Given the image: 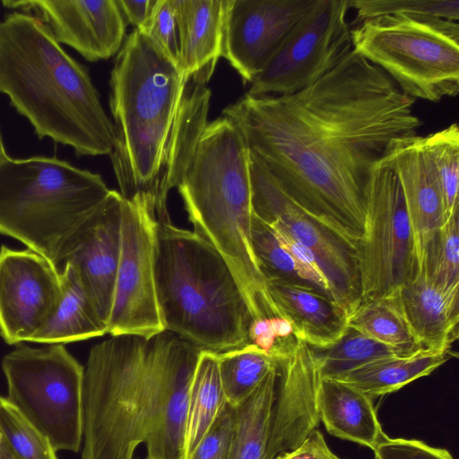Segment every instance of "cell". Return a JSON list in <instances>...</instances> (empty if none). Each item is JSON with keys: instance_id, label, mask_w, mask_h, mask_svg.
<instances>
[{"instance_id": "obj_1", "label": "cell", "mask_w": 459, "mask_h": 459, "mask_svg": "<svg viewBox=\"0 0 459 459\" xmlns=\"http://www.w3.org/2000/svg\"><path fill=\"white\" fill-rule=\"evenodd\" d=\"M414 100L351 50L290 95L246 93L222 110L287 195L354 252L373 168L390 143L417 134Z\"/></svg>"}, {"instance_id": "obj_2", "label": "cell", "mask_w": 459, "mask_h": 459, "mask_svg": "<svg viewBox=\"0 0 459 459\" xmlns=\"http://www.w3.org/2000/svg\"><path fill=\"white\" fill-rule=\"evenodd\" d=\"M202 350L169 331L111 336L83 375L82 459H183L190 383Z\"/></svg>"}, {"instance_id": "obj_3", "label": "cell", "mask_w": 459, "mask_h": 459, "mask_svg": "<svg viewBox=\"0 0 459 459\" xmlns=\"http://www.w3.org/2000/svg\"><path fill=\"white\" fill-rule=\"evenodd\" d=\"M113 146L119 194L143 202L158 221L208 124L212 92L184 77L139 30L125 39L110 73Z\"/></svg>"}, {"instance_id": "obj_4", "label": "cell", "mask_w": 459, "mask_h": 459, "mask_svg": "<svg viewBox=\"0 0 459 459\" xmlns=\"http://www.w3.org/2000/svg\"><path fill=\"white\" fill-rule=\"evenodd\" d=\"M0 93L39 139L69 146L78 157L111 152L113 124L87 68L31 13L14 11L0 22Z\"/></svg>"}, {"instance_id": "obj_5", "label": "cell", "mask_w": 459, "mask_h": 459, "mask_svg": "<svg viewBox=\"0 0 459 459\" xmlns=\"http://www.w3.org/2000/svg\"><path fill=\"white\" fill-rule=\"evenodd\" d=\"M177 188L193 231L226 260L253 320L282 317L254 254L250 151L231 119L208 122Z\"/></svg>"}, {"instance_id": "obj_6", "label": "cell", "mask_w": 459, "mask_h": 459, "mask_svg": "<svg viewBox=\"0 0 459 459\" xmlns=\"http://www.w3.org/2000/svg\"><path fill=\"white\" fill-rule=\"evenodd\" d=\"M155 285L166 331L217 354L249 344L253 316L243 291L223 256L195 231L158 221Z\"/></svg>"}, {"instance_id": "obj_7", "label": "cell", "mask_w": 459, "mask_h": 459, "mask_svg": "<svg viewBox=\"0 0 459 459\" xmlns=\"http://www.w3.org/2000/svg\"><path fill=\"white\" fill-rule=\"evenodd\" d=\"M100 174L56 157L0 162V234L64 264L110 194Z\"/></svg>"}, {"instance_id": "obj_8", "label": "cell", "mask_w": 459, "mask_h": 459, "mask_svg": "<svg viewBox=\"0 0 459 459\" xmlns=\"http://www.w3.org/2000/svg\"><path fill=\"white\" fill-rule=\"evenodd\" d=\"M352 48L408 97L438 102L459 92V25L431 16L385 15L351 30Z\"/></svg>"}, {"instance_id": "obj_9", "label": "cell", "mask_w": 459, "mask_h": 459, "mask_svg": "<svg viewBox=\"0 0 459 459\" xmlns=\"http://www.w3.org/2000/svg\"><path fill=\"white\" fill-rule=\"evenodd\" d=\"M6 400L56 451L78 452L82 442L84 368L64 344L20 345L2 361Z\"/></svg>"}, {"instance_id": "obj_10", "label": "cell", "mask_w": 459, "mask_h": 459, "mask_svg": "<svg viewBox=\"0 0 459 459\" xmlns=\"http://www.w3.org/2000/svg\"><path fill=\"white\" fill-rule=\"evenodd\" d=\"M355 256L359 301L395 294L419 268L401 183L382 160L368 182L364 231Z\"/></svg>"}, {"instance_id": "obj_11", "label": "cell", "mask_w": 459, "mask_h": 459, "mask_svg": "<svg viewBox=\"0 0 459 459\" xmlns=\"http://www.w3.org/2000/svg\"><path fill=\"white\" fill-rule=\"evenodd\" d=\"M350 0H319L251 82V95H290L333 69L353 48Z\"/></svg>"}, {"instance_id": "obj_12", "label": "cell", "mask_w": 459, "mask_h": 459, "mask_svg": "<svg viewBox=\"0 0 459 459\" xmlns=\"http://www.w3.org/2000/svg\"><path fill=\"white\" fill-rule=\"evenodd\" d=\"M157 224L143 203L123 197L120 258L108 322L111 336L150 339L165 331L155 285Z\"/></svg>"}, {"instance_id": "obj_13", "label": "cell", "mask_w": 459, "mask_h": 459, "mask_svg": "<svg viewBox=\"0 0 459 459\" xmlns=\"http://www.w3.org/2000/svg\"><path fill=\"white\" fill-rule=\"evenodd\" d=\"M250 178L254 213L263 221L281 227L313 252L329 278L339 303L349 313L359 299L355 252L298 206L252 152Z\"/></svg>"}, {"instance_id": "obj_14", "label": "cell", "mask_w": 459, "mask_h": 459, "mask_svg": "<svg viewBox=\"0 0 459 459\" xmlns=\"http://www.w3.org/2000/svg\"><path fill=\"white\" fill-rule=\"evenodd\" d=\"M319 0H230L221 56L251 83Z\"/></svg>"}, {"instance_id": "obj_15", "label": "cell", "mask_w": 459, "mask_h": 459, "mask_svg": "<svg viewBox=\"0 0 459 459\" xmlns=\"http://www.w3.org/2000/svg\"><path fill=\"white\" fill-rule=\"evenodd\" d=\"M30 249L0 248V334L8 344L30 342L54 313L61 272Z\"/></svg>"}, {"instance_id": "obj_16", "label": "cell", "mask_w": 459, "mask_h": 459, "mask_svg": "<svg viewBox=\"0 0 459 459\" xmlns=\"http://www.w3.org/2000/svg\"><path fill=\"white\" fill-rule=\"evenodd\" d=\"M2 4L35 13L60 44L90 62L117 54L126 39V22L116 0H4Z\"/></svg>"}, {"instance_id": "obj_17", "label": "cell", "mask_w": 459, "mask_h": 459, "mask_svg": "<svg viewBox=\"0 0 459 459\" xmlns=\"http://www.w3.org/2000/svg\"><path fill=\"white\" fill-rule=\"evenodd\" d=\"M122 200L119 192L110 191L64 262L74 271L107 332L120 258Z\"/></svg>"}, {"instance_id": "obj_18", "label": "cell", "mask_w": 459, "mask_h": 459, "mask_svg": "<svg viewBox=\"0 0 459 459\" xmlns=\"http://www.w3.org/2000/svg\"><path fill=\"white\" fill-rule=\"evenodd\" d=\"M382 160L395 171L401 183L419 264L446 219L440 182L424 136L393 140Z\"/></svg>"}, {"instance_id": "obj_19", "label": "cell", "mask_w": 459, "mask_h": 459, "mask_svg": "<svg viewBox=\"0 0 459 459\" xmlns=\"http://www.w3.org/2000/svg\"><path fill=\"white\" fill-rule=\"evenodd\" d=\"M266 285L281 316L291 324L296 337L309 347H328L348 328L347 309L315 287L279 278L268 279Z\"/></svg>"}, {"instance_id": "obj_20", "label": "cell", "mask_w": 459, "mask_h": 459, "mask_svg": "<svg viewBox=\"0 0 459 459\" xmlns=\"http://www.w3.org/2000/svg\"><path fill=\"white\" fill-rule=\"evenodd\" d=\"M230 0H176L179 54L178 68L190 81H210L221 56Z\"/></svg>"}, {"instance_id": "obj_21", "label": "cell", "mask_w": 459, "mask_h": 459, "mask_svg": "<svg viewBox=\"0 0 459 459\" xmlns=\"http://www.w3.org/2000/svg\"><path fill=\"white\" fill-rule=\"evenodd\" d=\"M403 316L422 348H452L458 338L459 287L442 289L422 267L397 292Z\"/></svg>"}, {"instance_id": "obj_22", "label": "cell", "mask_w": 459, "mask_h": 459, "mask_svg": "<svg viewBox=\"0 0 459 459\" xmlns=\"http://www.w3.org/2000/svg\"><path fill=\"white\" fill-rule=\"evenodd\" d=\"M317 411L327 432L341 439L374 449L385 434L373 399L333 378H321Z\"/></svg>"}, {"instance_id": "obj_23", "label": "cell", "mask_w": 459, "mask_h": 459, "mask_svg": "<svg viewBox=\"0 0 459 459\" xmlns=\"http://www.w3.org/2000/svg\"><path fill=\"white\" fill-rule=\"evenodd\" d=\"M455 355L452 348H420L409 354L377 359L333 379L352 385L374 399L431 374Z\"/></svg>"}, {"instance_id": "obj_24", "label": "cell", "mask_w": 459, "mask_h": 459, "mask_svg": "<svg viewBox=\"0 0 459 459\" xmlns=\"http://www.w3.org/2000/svg\"><path fill=\"white\" fill-rule=\"evenodd\" d=\"M108 333L72 267L64 264L56 307L31 342L64 344Z\"/></svg>"}, {"instance_id": "obj_25", "label": "cell", "mask_w": 459, "mask_h": 459, "mask_svg": "<svg viewBox=\"0 0 459 459\" xmlns=\"http://www.w3.org/2000/svg\"><path fill=\"white\" fill-rule=\"evenodd\" d=\"M227 404L217 353L202 351L188 390L183 459L192 454Z\"/></svg>"}, {"instance_id": "obj_26", "label": "cell", "mask_w": 459, "mask_h": 459, "mask_svg": "<svg viewBox=\"0 0 459 459\" xmlns=\"http://www.w3.org/2000/svg\"><path fill=\"white\" fill-rule=\"evenodd\" d=\"M347 325L376 341L408 352L422 348L410 330L396 293L359 301L348 313Z\"/></svg>"}, {"instance_id": "obj_27", "label": "cell", "mask_w": 459, "mask_h": 459, "mask_svg": "<svg viewBox=\"0 0 459 459\" xmlns=\"http://www.w3.org/2000/svg\"><path fill=\"white\" fill-rule=\"evenodd\" d=\"M311 349L323 378H338L377 359L411 353L382 343L350 327L332 345Z\"/></svg>"}, {"instance_id": "obj_28", "label": "cell", "mask_w": 459, "mask_h": 459, "mask_svg": "<svg viewBox=\"0 0 459 459\" xmlns=\"http://www.w3.org/2000/svg\"><path fill=\"white\" fill-rule=\"evenodd\" d=\"M217 357L222 388L230 406L245 399L278 362L251 343Z\"/></svg>"}, {"instance_id": "obj_29", "label": "cell", "mask_w": 459, "mask_h": 459, "mask_svg": "<svg viewBox=\"0 0 459 459\" xmlns=\"http://www.w3.org/2000/svg\"><path fill=\"white\" fill-rule=\"evenodd\" d=\"M459 212L448 216L431 239L419 263L442 289L459 287Z\"/></svg>"}, {"instance_id": "obj_30", "label": "cell", "mask_w": 459, "mask_h": 459, "mask_svg": "<svg viewBox=\"0 0 459 459\" xmlns=\"http://www.w3.org/2000/svg\"><path fill=\"white\" fill-rule=\"evenodd\" d=\"M424 139L438 176L447 218L459 212V127L455 123Z\"/></svg>"}, {"instance_id": "obj_31", "label": "cell", "mask_w": 459, "mask_h": 459, "mask_svg": "<svg viewBox=\"0 0 459 459\" xmlns=\"http://www.w3.org/2000/svg\"><path fill=\"white\" fill-rule=\"evenodd\" d=\"M252 246L265 281L279 278L311 285L298 262L279 242L270 227L255 213L252 221Z\"/></svg>"}, {"instance_id": "obj_32", "label": "cell", "mask_w": 459, "mask_h": 459, "mask_svg": "<svg viewBox=\"0 0 459 459\" xmlns=\"http://www.w3.org/2000/svg\"><path fill=\"white\" fill-rule=\"evenodd\" d=\"M0 435L17 459H58L48 439L1 395Z\"/></svg>"}, {"instance_id": "obj_33", "label": "cell", "mask_w": 459, "mask_h": 459, "mask_svg": "<svg viewBox=\"0 0 459 459\" xmlns=\"http://www.w3.org/2000/svg\"><path fill=\"white\" fill-rule=\"evenodd\" d=\"M350 7L359 22L385 15L459 19V0H350Z\"/></svg>"}, {"instance_id": "obj_34", "label": "cell", "mask_w": 459, "mask_h": 459, "mask_svg": "<svg viewBox=\"0 0 459 459\" xmlns=\"http://www.w3.org/2000/svg\"><path fill=\"white\" fill-rule=\"evenodd\" d=\"M140 32L178 66L179 39L176 0H158L147 27Z\"/></svg>"}, {"instance_id": "obj_35", "label": "cell", "mask_w": 459, "mask_h": 459, "mask_svg": "<svg viewBox=\"0 0 459 459\" xmlns=\"http://www.w3.org/2000/svg\"><path fill=\"white\" fill-rule=\"evenodd\" d=\"M249 343L280 359L298 342L291 324L284 317L255 319L248 330Z\"/></svg>"}, {"instance_id": "obj_36", "label": "cell", "mask_w": 459, "mask_h": 459, "mask_svg": "<svg viewBox=\"0 0 459 459\" xmlns=\"http://www.w3.org/2000/svg\"><path fill=\"white\" fill-rule=\"evenodd\" d=\"M232 435V408L228 403L186 459H230Z\"/></svg>"}, {"instance_id": "obj_37", "label": "cell", "mask_w": 459, "mask_h": 459, "mask_svg": "<svg viewBox=\"0 0 459 459\" xmlns=\"http://www.w3.org/2000/svg\"><path fill=\"white\" fill-rule=\"evenodd\" d=\"M375 459H454L448 450L423 441L391 438L384 434L373 449Z\"/></svg>"}, {"instance_id": "obj_38", "label": "cell", "mask_w": 459, "mask_h": 459, "mask_svg": "<svg viewBox=\"0 0 459 459\" xmlns=\"http://www.w3.org/2000/svg\"><path fill=\"white\" fill-rule=\"evenodd\" d=\"M275 459H342L329 448L323 434L316 428L294 449Z\"/></svg>"}, {"instance_id": "obj_39", "label": "cell", "mask_w": 459, "mask_h": 459, "mask_svg": "<svg viewBox=\"0 0 459 459\" xmlns=\"http://www.w3.org/2000/svg\"><path fill=\"white\" fill-rule=\"evenodd\" d=\"M126 20L134 27V30L143 31L148 25L158 0H116Z\"/></svg>"}, {"instance_id": "obj_40", "label": "cell", "mask_w": 459, "mask_h": 459, "mask_svg": "<svg viewBox=\"0 0 459 459\" xmlns=\"http://www.w3.org/2000/svg\"><path fill=\"white\" fill-rule=\"evenodd\" d=\"M0 459H17L2 438L0 443Z\"/></svg>"}, {"instance_id": "obj_41", "label": "cell", "mask_w": 459, "mask_h": 459, "mask_svg": "<svg viewBox=\"0 0 459 459\" xmlns=\"http://www.w3.org/2000/svg\"><path fill=\"white\" fill-rule=\"evenodd\" d=\"M8 154L6 153V151H5V148H4V140H3V136H2V134H1V131H0V162L7 156Z\"/></svg>"}, {"instance_id": "obj_42", "label": "cell", "mask_w": 459, "mask_h": 459, "mask_svg": "<svg viewBox=\"0 0 459 459\" xmlns=\"http://www.w3.org/2000/svg\"><path fill=\"white\" fill-rule=\"evenodd\" d=\"M145 459H152V458H150V457H146Z\"/></svg>"}, {"instance_id": "obj_43", "label": "cell", "mask_w": 459, "mask_h": 459, "mask_svg": "<svg viewBox=\"0 0 459 459\" xmlns=\"http://www.w3.org/2000/svg\"><path fill=\"white\" fill-rule=\"evenodd\" d=\"M0 443H1V435H0Z\"/></svg>"}, {"instance_id": "obj_44", "label": "cell", "mask_w": 459, "mask_h": 459, "mask_svg": "<svg viewBox=\"0 0 459 459\" xmlns=\"http://www.w3.org/2000/svg\"><path fill=\"white\" fill-rule=\"evenodd\" d=\"M345 459H347V458H345ZM374 459H375V458H374Z\"/></svg>"}]
</instances>
